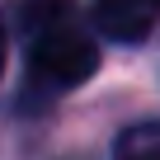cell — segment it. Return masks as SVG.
Masks as SVG:
<instances>
[{"label": "cell", "mask_w": 160, "mask_h": 160, "mask_svg": "<svg viewBox=\"0 0 160 160\" xmlns=\"http://www.w3.org/2000/svg\"><path fill=\"white\" fill-rule=\"evenodd\" d=\"M28 80L42 94H61L85 85L99 66L94 38L80 28L66 10H28Z\"/></svg>", "instance_id": "obj_1"}, {"label": "cell", "mask_w": 160, "mask_h": 160, "mask_svg": "<svg viewBox=\"0 0 160 160\" xmlns=\"http://www.w3.org/2000/svg\"><path fill=\"white\" fill-rule=\"evenodd\" d=\"M155 24H160L155 0H108V5L90 10V28L108 42H141Z\"/></svg>", "instance_id": "obj_2"}, {"label": "cell", "mask_w": 160, "mask_h": 160, "mask_svg": "<svg viewBox=\"0 0 160 160\" xmlns=\"http://www.w3.org/2000/svg\"><path fill=\"white\" fill-rule=\"evenodd\" d=\"M113 160H160V122H132L113 141Z\"/></svg>", "instance_id": "obj_3"}, {"label": "cell", "mask_w": 160, "mask_h": 160, "mask_svg": "<svg viewBox=\"0 0 160 160\" xmlns=\"http://www.w3.org/2000/svg\"><path fill=\"white\" fill-rule=\"evenodd\" d=\"M5 52H10V38H5V14H0V75H5Z\"/></svg>", "instance_id": "obj_4"}]
</instances>
